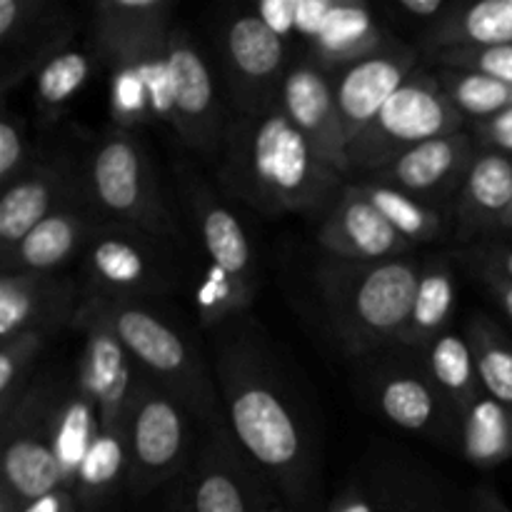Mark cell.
<instances>
[{
	"mask_svg": "<svg viewBox=\"0 0 512 512\" xmlns=\"http://www.w3.org/2000/svg\"><path fill=\"white\" fill-rule=\"evenodd\" d=\"M428 365L433 385L443 400H448L453 413L463 415L483 395L468 338L453 333L440 335L428 348Z\"/></svg>",
	"mask_w": 512,
	"mask_h": 512,
	"instance_id": "1f68e13d",
	"label": "cell"
},
{
	"mask_svg": "<svg viewBox=\"0 0 512 512\" xmlns=\"http://www.w3.org/2000/svg\"><path fill=\"white\" fill-rule=\"evenodd\" d=\"M360 188L410 245L433 243L445 233L448 218L428 200L393 188V185L378 183V180L360 183Z\"/></svg>",
	"mask_w": 512,
	"mask_h": 512,
	"instance_id": "d6a6232c",
	"label": "cell"
},
{
	"mask_svg": "<svg viewBox=\"0 0 512 512\" xmlns=\"http://www.w3.org/2000/svg\"><path fill=\"white\" fill-rule=\"evenodd\" d=\"M512 45V0H480L473 5H450L423 35L430 55L455 48Z\"/></svg>",
	"mask_w": 512,
	"mask_h": 512,
	"instance_id": "cb8c5ba5",
	"label": "cell"
},
{
	"mask_svg": "<svg viewBox=\"0 0 512 512\" xmlns=\"http://www.w3.org/2000/svg\"><path fill=\"white\" fill-rule=\"evenodd\" d=\"M168 512H190V508H188V500H185L183 488H180V493H175L173 498H170Z\"/></svg>",
	"mask_w": 512,
	"mask_h": 512,
	"instance_id": "c3c4849f",
	"label": "cell"
},
{
	"mask_svg": "<svg viewBox=\"0 0 512 512\" xmlns=\"http://www.w3.org/2000/svg\"><path fill=\"white\" fill-rule=\"evenodd\" d=\"M245 463L228 425H205V438L183 483L190 512H273L268 483Z\"/></svg>",
	"mask_w": 512,
	"mask_h": 512,
	"instance_id": "8fae6325",
	"label": "cell"
},
{
	"mask_svg": "<svg viewBox=\"0 0 512 512\" xmlns=\"http://www.w3.org/2000/svg\"><path fill=\"white\" fill-rule=\"evenodd\" d=\"M188 418L183 405L150 378L140 380L128 415V490L135 498L168 483L188 453Z\"/></svg>",
	"mask_w": 512,
	"mask_h": 512,
	"instance_id": "ba28073f",
	"label": "cell"
},
{
	"mask_svg": "<svg viewBox=\"0 0 512 512\" xmlns=\"http://www.w3.org/2000/svg\"><path fill=\"white\" fill-rule=\"evenodd\" d=\"M460 448L475 468H498L512 458V410L480 395L460 415Z\"/></svg>",
	"mask_w": 512,
	"mask_h": 512,
	"instance_id": "f546056e",
	"label": "cell"
},
{
	"mask_svg": "<svg viewBox=\"0 0 512 512\" xmlns=\"http://www.w3.org/2000/svg\"><path fill=\"white\" fill-rule=\"evenodd\" d=\"M395 43L363 3L335 0L323 33L308 45L310 60L328 75L343 73L350 65L370 58Z\"/></svg>",
	"mask_w": 512,
	"mask_h": 512,
	"instance_id": "603a6c76",
	"label": "cell"
},
{
	"mask_svg": "<svg viewBox=\"0 0 512 512\" xmlns=\"http://www.w3.org/2000/svg\"><path fill=\"white\" fill-rule=\"evenodd\" d=\"M470 512H512V508L500 498L498 490L488 488H475L473 495H470Z\"/></svg>",
	"mask_w": 512,
	"mask_h": 512,
	"instance_id": "7dc6e473",
	"label": "cell"
},
{
	"mask_svg": "<svg viewBox=\"0 0 512 512\" xmlns=\"http://www.w3.org/2000/svg\"><path fill=\"white\" fill-rule=\"evenodd\" d=\"M220 53L238 115H263L278 103L288 75V40L255 13H238L220 30Z\"/></svg>",
	"mask_w": 512,
	"mask_h": 512,
	"instance_id": "9c48e42d",
	"label": "cell"
},
{
	"mask_svg": "<svg viewBox=\"0 0 512 512\" xmlns=\"http://www.w3.org/2000/svg\"><path fill=\"white\" fill-rule=\"evenodd\" d=\"M420 275L423 263L405 255L380 263L320 260L318 288L330 328L345 353L365 355L398 343Z\"/></svg>",
	"mask_w": 512,
	"mask_h": 512,
	"instance_id": "3957f363",
	"label": "cell"
},
{
	"mask_svg": "<svg viewBox=\"0 0 512 512\" xmlns=\"http://www.w3.org/2000/svg\"><path fill=\"white\" fill-rule=\"evenodd\" d=\"M463 218L470 230H512V158L480 150L463 183Z\"/></svg>",
	"mask_w": 512,
	"mask_h": 512,
	"instance_id": "d4e9b609",
	"label": "cell"
},
{
	"mask_svg": "<svg viewBox=\"0 0 512 512\" xmlns=\"http://www.w3.org/2000/svg\"><path fill=\"white\" fill-rule=\"evenodd\" d=\"M435 78H438L440 88L448 95L450 103L455 105V110L460 115H468V118L488 120L512 105V85L503 83V80L448 68L440 70Z\"/></svg>",
	"mask_w": 512,
	"mask_h": 512,
	"instance_id": "d590c367",
	"label": "cell"
},
{
	"mask_svg": "<svg viewBox=\"0 0 512 512\" xmlns=\"http://www.w3.org/2000/svg\"><path fill=\"white\" fill-rule=\"evenodd\" d=\"M63 380L50 375L33 380L18 408L3 423V475L0 512H20L28 503L65 488L53 448V423L63 395Z\"/></svg>",
	"mask_w": 512,
	"mask_h": 512,
	"instance_id": "8992f818",
	"label": "cell"
},
{
	"mask_svg": "<svg viewBox=\"0 0 512 512\" xmlns=\"http://www.w3.org/2000/svg\"><path fill=\"white\" fill-rule=\"evenodd\" d=\"M280 108L290 123L308 138L315 153L345 175L350 170L348 135L340 118L338 100H335L333 78L313 60H295L290 63L278 98Z\"/></svg>",
	"mask_w": 512,
	"mask_h": 512,
	"instance_id": "9a60e30c",
	"label": "cell"
},
{
	"mask_svg": "<svg viewBox=\"0 0 512 512\" xmlns=\"http://www.w3.org/2000/svg\"><path fill=\"white\" fill-rule=\"evenodd\" d=\"M173 5L165 0H100L93 8V45L98 55L173 28Z\"/></svg>",
	"mask_w": 512,
	"mask_h": 512,
	"instance_id": "484cf974",
	"label": "cell"
},
{
	"mask_svg": "<svg viewBox=\"0 0 512 512\" xmlns=\"http://www.w3.org/2000/svg\"><path fill=\"white\" fill-rule=\"evenodd\" d=\"M418 60V50L395 40L380 53L333 75L335 100L348 143H353L373 123L383 105L408 83L410 75L418 70Z\"/></svg>",
	"mask_w": 512,
	"mask_h": 512,
	"instance_id": "d6986e66",
	"label": "cell"
},
{
	"mask_svg": "<svg viewBox=\"0 0 512 512\" xmlns=\"http://www.w3.org/2000/svg\"><path fill=\"white\" fill-rule=\"evenodd\" d=\"M253 295L255 288L238 283V280L220 273V270L205 268L203 280L195 290V305H198L203 325L213 328V325H220L233 318V315L243 313L253 303Z\"/></svg>",
	"mask_w": 512,
	"mask_h": 512,
	"instance_id": "74e56055",
	"label": "cell"
},
{
	"mask_svg": "<svg viewBox=\"0 0 512 512\" xmlns=\"http://www.w3.org/2000/svg\"><path fill=\"white\" fill-rule=\"evenodd\" d=\"M478 278V283L498 300L500 308L505 310V315L512 320V283L505 278H498V275H490V273H473Z\"/></svg>",
	"mask_w": 512,
	"mask_h": 512,
	"instance_id": "bcb514c9",
	"label": "cell"
},
{
	"mask_svg": "<svg viewBox=\"0 0 512 512\" xmlns=\"http://www.w3.org/2000/svg\"><path fill=\"white\" fill-rule=\"evenodd\" d=\"M105 225L83 195L48 215L13 250L0 255L3 273H55L75 255L85 253Z\"/></svg>",
	"mask_w": 512,
	"mask_h": 512,
	"instance_id": "44dd1931",
	"label": "cell"
},
{
	"mask_svg": "<svg viewBox=\"0 0 512 512\" xmlns=\"http://www.w3.org/2000/svg\"><path fill=\"white\" fill-rule=\"evenodd\" d=\"M218 158L225 188L260 213H320L343 190V175L315 153L280 103L263 115H235Z\"/></svg>",
	"mask_w": 512,
	"mask_h": 512,
	"instance_id": "7a4b0ae2",
	"label": "cell"
},
{
	"mask_svg": "<svg viewBox=\"0 0 512 512\" xmlns=\"http://www.w3.org/2000/svg\"><path fill=\"white\" fill-rule=\"evenodd\" d=\"M475 130H478V138L485 148L498 150V153L512 158V105L493 118L478 120Z\"/></svg>",
	"mask_w": 512,
	"mask_h": 512,
	"instance_id": "b9f144b4",
	"label": "cell"
},
{
	"mask_svg": "<svg viewBox=\"0 0 512 512\" xmlns=\"http://www.w3.org/2000/svg\"><path fill=\"white\" fill-rule=\"evenodd\" d=\"M85 293L148 300L175 285L173 263L158 238L105 225L85 250Z\"/></svg>",
	"mask_w": 512,
	"mask_h": 512,
	"instance_id": "7c38bea8",
	"label": "cell"
},
{
	"mask_svg": "<svg viewBox=\"0 0 512 512\" xmlns=\"http://www.w3.org/2000/svg\"><path fill=\"white\" fill-rule=\"evenodd\" d=\"M475 155L478 150H475L473 138L460 130V133L428 140V143L408 150L393 165L375 173L373 180L433 203V198L448 195L450 190L465 183V175H468Z\"/></svg>",
	"mask_w": 512,
	"mask_h": 512,
	"instance_id": "7402d4cb",
	"label": "cell"
},
{
	"mask_svg": "<svg viewBox=\"0 0 512 512\" xmlns=\"http://www.w3.org/2000/svg\"><path fill=\"white\" fill-rule=\"evenodd\" d=\"M78 18L45 0H0V90L8 93L73 43Z\"/></svg>",
	"mask_w": 512,
	"mask_h": 512,
	"instance_id": "5bb4252c",
	"label": "cell"
},
{
	"mask_svg": "<svg viewBox=\"0 0 512 512\" xmlns=\"http://www.w3.org/2000/svg\"><path fill=\"white\" fill-rule=\"evenodd\" d=\"M128 430H100L75 478L78 512H100L115 490L128 483Z\"/></svg>",
	"mask_w": 512,
	"mask_h": 512,
	"instance_id": "83f0119b",
	"label": "cell"
},
{
	"mask_svg": "<svg viewBox=\"0 0 512 512\" xmlns=\"http://www.w3.org/2000/svg\"><path fill=\"white\" fill-rule=\"evenodd\" d=\"M73 328L85 335L75 385L98 413L100 430H128V415L140 388V378L133 373V358L118 335L88 305L80 303Z\"/></svg>",
	"mask_w": 512,
	"mask_h": 512,
	"instance_id": "4fadbf2b",
	"label": "cell"
},
{
	"mask_svg": "<svg viewBox=\"0 0 512 512\" xmlns=\"http://www.w3.org/2000/svg\"><path fill=\"white\" fill-rule=\"evenodd\" d=\"M455 308V275L445 258H430L423 263L418 293L408 315L398 345L405 348H430L433 340L448 328Z\"/></svg>",
	"mask_w": 512,
	"mask_h": 512,
	"instance_id": "4316f807",
	"label": "cell"
},
{
	"mask_svg": "<svg viewBox=\"0 0 512 512\" xmlns=\"http://www.w3.org/2000/svg\"><path fill=\"white\" fill-rule=\"evenodd\" d=\"M273 512H290V510H288V508H283V505L278 503V505H275V510H273Z\"/></svg>",
	"mask_w": 512,
	"mask_h": 512,
	"instance_id": "681fc988",
	"label": "cell"
},
{
	"mask_svg": "<svg viewBox=\"0 0 512 512\" xmlns=\"http://www.w3.org/2000/svg\"><path fill=\"white\" fill-rule=\"evenodd\" d=\"M443 395L425 380L413 373H390L378 385V405L385 418L398 428L410 433H433L443 425Z\"/></svg>",
	"mask_w": 512,
	"mask_h": 512,
	"instance_id": "f1b7e54d",
	"label": "cell"
},
{
	"mask_svg": "<svg viewBox=\"0 0 512 512\" xmlns=\"http://www.w3.org/2000/svg\"><path fill=\"white\" fill-rule=\"evenodd\" d=\"M460 128L463 115L443 93L438 78L415 70L373 123L348 145L350 170L380 173L408 150L460 133Z\"/></svg>",
	"mask_w": 512,
	"mask_h": 512,
	"instance_id": "52a82bcc",
	"label": "cell"
},
{
	"mask_svg": "<svg viewBox=\"0 0 512 512\" xmlns=\"http://www.w3.org/2000/svg\"><path fill=\"white\" fill-rule=\"evenodd\" d=\"M90 78V55L85 50L63 48L45 60L43 68L33 75L35 108L45 123H55L63 110L73 103L75 95L85 88Z\"/></svg>",
	"mask_w": 512,
	"mask_h": 512,
	"instance_id": "836d02e7",
	"label": "cell"
},
{
	"mask_svg": "<svg viewBox=\"0 0 512 512\" xmlns=\"http://www.w3.org/2000/svg\"><path fill=\"white\" fill-rule=\"evenodd\" d=\"M468 345L483 393L512 410V343L508 335L488 315H475L468 323Z\"/></svg>",
	"mask_w": 512,
	"mask_h": 512,
	"instance_id": "e575fe53",
	"label": "cell"
},
{
	"mask_svg": "<svg viewBox=\"0 0 512 512\" xmlns=\"http://www.w3.org/2000/svg\"><path fill=\"white\" fill-rule=\"evenodd\" d=\"M215 383L225 425L250 465L290 508H308L315 488L308 435L260 345L240 335L218 345Z\"/></svg>",
	"mask_w": 512,
	"mask_h": 512,
	"instance_id": "6da1fadb",
	"label": "cell"
},
{
	"mask_svg": "<svg viewBox=\"0 0 512 512\" xmlns=\"http://www.w3.org/2000/svg\"><path fill=\"white\" fill-rule=\"evenodd\" d=\"M83 305L118 335L133 363L145 370V378L173 395L190 418L203 423V428L223 423L218 383L190 340L173 323L148 308L145 300L83 293Z\"/></svg>",
	"mask_w": 512,
	"mask_h": 512,
	"instance_id": "277c9868",
	"label": "cell"
},
{
	"mask_svg": "<svg viewBox=\"0 0 512 512\" xmlns=\"http://www.w3.org/2000/svg\"><path fill=\"white\" fill-rule=\"evenodd\" d=\"M83 295L78 285L55 273L0 275V343L23 333L53 338L75 323Z\"/></svg>",
	"mask_w": 512,
	"mask_h": 512,
	"instance_id": "ac0fdd59",
	"label": "cell"
},
{
	"mask_svg": "<svg viewBox=\"0 0 512 512\" xmlns=\"http://www.w3.org/2000/svg\"><path fill=\"white\" fill-rule=\"evenodd\" d=\"M85 195L83 170L68 158L33 163L3 188L0 198V255L13 250L35 225Z\"/></svg>",
	"mask_w": 512,
	"mask_h": 512,
	"instance_id": "2e32d148",
	"label": "cell"
},
{
	"mask_svg": "<svg viewBox=\"0 0 512 512\" xmlns=\"http://www.w3.org/2000/svg\"><path fill=\"white\" fill-rule=\"evenodd\" d=\"M168 73L170 113L165 123L173 125L190 150L218 158L230 120L223 115L208 58L180 25H173L168 35Z\"/></svg>",
	"mask_w": 512,
	"mask_h": 512,
	"instance_id": "30bf717a",
	"label": "cell"
},
{
	"mask_svg": "<svg viewBox=\"0 0 512 512\" xmlns=\"http://www.w3.org/2000/svg\"><path fill=\"white\" fill-rule=\"evenodd\" d=\"M30 148L25 135V120L5 110L0 118V185H10L30 168Z\"/></svg>",
	"mask_w": 512,
	"mask_h": 512,
	"instance_id": "ab89813d",
	"label": "cell"
},
{
	"mask_svg": "<svg viewBox=\"0 0 512 512\" xmlns=\"http://www.w3.org/2000/svg\"><path fill=\"white\" fill-rule=\"evenodd\" d=\"M48 340L50 335L45 333H23L3 340L0 345V420H5L18 408L23 395L33 385L30 370Z\"/></svg>",
	"mask_w": 512,
	"mask_h": 512,
	"instance_id": "8d00e7d4",
	"label": "cell"
},
{
	"mask_svg": "<svg viewBox=\"0 0 512 512\" xmlns=\"http://www.w3.org/2000/svg\"><path fill=\"white\" fill-rule=\"evenodd\" d=\"M450 5L453 3H445V0H398L400 13L410 15L415 20H440L448 13Z\"/></svg>",
	"mask_w": 512,
	"mask_h": 512,
	"instance_id": "f6af8a7d",
	"label": "cell"
},
{
	"mask_svg": "<svg viewBox=\"0 0 512 512\" xmlns=\"http://www.w3.org/2000/svg\"><path fill=\"white\" fill-rule=\"evenodd\" d=\"M463 260L470 273H490L512 283V243H503V240L475 243L465 250Z\"/></svg>",
	"mask_w": 512,
	"mask_h": 512,
	"instance_id": "60d3db41",
	"label": "cell"
},
{
	"mask_svg": "<svg viewBox=\"0 0 512 512\" xmlns=\"http://www.w3.org/2000/svg\"><path fill=\"white\" fill-rule=\"evenodd\" d=\"M328 512H380L378 505L365 495L363 488L358 485H350L345 493H340L338 498L333 500Z\"/></svg>",
	"mask_w": 512,
	"mask_h": 512,
	"instance_id": "ee69618b",
	"label": "cell"
},
{
	"mask_svg": "<svg viewBox=\"0 0 512 512\" xmlns=\"http://www.w3.org/2000/svg\"><path fill=\"white\" fill-rule=\"evenodd\" d=\"M98 433V413L90 405V400L80 393L75 383L65 385L53 423V448L60 470H63L65 488L73 490L80 465H83L85 455H88L90 445H93Z\"/></svg>",
	"mask_w": 512,
	"mask_h": 512,
	"instance_id": "4dcf8cb0",
	"label": "cell"
},
{
	"mask_svg": "<svg viewBox=\"0 0 512 512\" xmlns=\"http://www.w3.org/2000/svg\"><path fill=\"white\" fill-rule=\"evenodd\" d=\"M433 63L448 70L488 75L512 85V45H485V48H455L430 55Z\"/></svg>",
	"mask_w": 512,
	"mask_h": 512,
	"instance_id": "f35d334b",
	"label": "cell"
},
{
	"mask_svg": "<svg viewBox=\"0 0 512 512\" xmlns=\"http://www.w3.org/2000/svg\"><path fill=\"white\" fill-rule=\"evenodd\" d=\"M318 243L328 258L353 260V263L403 258L413 248L370 203L360 183L343 185L338 200L320 225Z\"/></svg>",
	"mask_w": 512,
	"mask_h": 512,
	"instance_id": "e0dca14e",
	"label": "cell"
},
{
	"mask_svg": "<svg viewBox=\"0 0 512 512\" xmlns=\"http://www.w3.org/2000/svg\"><path fill=\"white\" fill-rule=\"evenodd\" d=\"M83 190L103 223L158 240L178 238L153 163L133 130L113 125L95 140L83 168Z\"/></svg>",
	"mask_w": 512,
	"mask_h": 512,
	"instance_id": "5b68a950",
	"label": "cell"
},
{
	"mask_svg": "<svg viewBox=\"0 0 512 512\" xmlns=\"http://www.w3.org/2000/svg\"><path fill=\"white\" fill-rule=\"evenodd\" d=\"M20 512H78V503H75L73 490L58 488L53 493L28 503Z\"/></svg>",
	"mask_w": 512,
	"mask_h": 512,
	"instance_id": "7bdbcfd3",
	"label": "cell"
},
{
	"mask_svg": "<svg viewBox=\"0 0 512 512\" xmlns=\"http://www.w3.org/2000/svg\"><path fill=\"white\" fill-rule=\"evenodd\" d=\"M178 185L183 190L185 205H188L205 255H208V268L220 270L248 288H258L253 250H250L248 235L233 210L188 165L183 170L178 168Z\"/></svg>",
	"mask_w": 512,
	"mask_h": 512,
	"instance_id": "ffe728a7",
	"label": "cell"
}]
</instances>
